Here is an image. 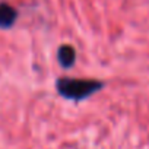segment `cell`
I'll return each mask as SVG.
<instances>
[{
    "label": "cell",
    "mask_w": 149,
    "mask_h": 149,
    "mask_svg": "<svg viewBox=\"0 0 149 149\" xmlns=\"http://www.w3.org/2000/svg\"><path fill=\"white\" fill-rule=\"evenodd\" d=\"M105 86L102 81L98 79H74V78H60L56 82V88L60 97L72 101H84Z\"/></svg>",
    "instance_id": "obj_1"
},
{
    "label": "cell",
    "mask_w": 149,
    "mask_h": 149,
    "mask_svg": "<svg viewBox=\"0 0 149 149\" xmlns=\"http://www.w3.org/2000/svg\"><path fill=\"white\" fill-rule=\"evenodd\" d=\"M18 18V12L8 3H0V28L9 29L15 25Z\"/></svg>",
    "instance_id": "obj_2"
},
{
    "label": "cell",
    "mask_w": 149,
    "mask_h": 149,
    "mask_svg": "<svg viewBox=\"0 0 149 149\" xmlns=\"http://www.w3.org/2000/svg\"><path fill=\"white\" fill-rule=\"evenodd\" d=\"M57 58L61 67L70 69L74 64V61H76V50L69 44H63L57 51Z\"/></svg>",
    "instance_id": "obj_3"
}]
</instances>
